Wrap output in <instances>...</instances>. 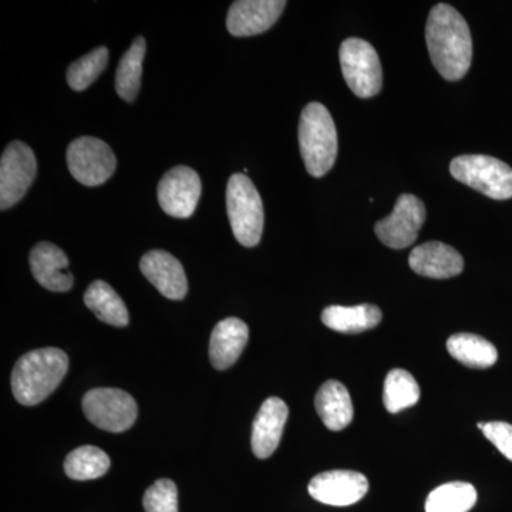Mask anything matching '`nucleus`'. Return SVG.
<instances>
[{
    "label": "nucleus",
    "mask_w": 512,
    "mask_h": 512,
    "mask_svg": "<svg viewBox=\"0 0 512 512\" xmlns=\"http://www.w3.org/2000/svg\"><path fill=\"white\" fill-rule=\"evenodd\" d=\"M426 42L437 72L450 82L466 76L473 60V39L466 19L453 6L431 9L427 19Z\"/></svg>",
    "instance_id": "f257e3e1"
},
{
    "label": "nucleus",
    "mask_w": 512,
    "mask_h": 512,
    "mask_svg": "<svg viewBox=\"0 0 512 512\" xmlns=\"http://www.w3.org/2000/svg\"><path fill=\"white\" fill-rule=\"evenodd\" d=\"M69 370V356L62 349L32 350L13 367V396L23 406H36L50 396Z\"/></svg>",
    "instance_id": "f03ea898"
},
{
    "label": "nucleus",
    "mask_w": 512,
    "mask_h": 512,
    "mask_svg": "<svg viewBox=\"0 0 512 512\" xmlns=\"http://www.w3.org/2000/svg\"><path fill=\"white\" fill-rule=\"evenodd\" d=\"M299 146L306 170L312 177L328 174L338 158V131L329 110L311 103L303 109L299 121Z\"/></svg>",
    "instance_id": "7ed1b4c3"
},
{
    "label": "nucleus",
    "mask_w": 512,
    "mask_h": 512,
    "mask_svg": "<svg viewBox=\"0 0 512 512\" xmlns=\"http://www.w3.org/2000/svg\"><path fill=\"white\" fill-rule=\"evenodd\" d=\"M227 211L232 232L239 244L256 247L264 232V205L254 183L245 174L228 181Z\"/></svg>",
    "instance_id": "20e7f679"
},
{
    "label": "nucleus",
    "mask_w": 512,
    "mask_h": 512,
    "mask_svg": "<svg viewBox=\"0 0 512 512\" xmlns=\"http://www.w3.org/2000/svg\"><path fill=\"white\" fill-rule=\"evenodd\" d=\"M450 173L460 183L474 188L493 200L512 198V168L490 156H460L450 164Z\"/></svg>",
    "instance_id": "39448f33"
},
{
    "label": "nucleus",
    "mask_w": 512,
    "mask_h": 512,
    "mask_svg": "<svg viewBox=\"0 0 512 512\" xmlns=\"http://www.w3.org/2000/svg\"><path fill=\"white\" fill-rule=\"evenodd\" d=\"M340 67L349 89L360 99H370L380 93L383 70L375 47L357 37H350L340 46Z\"/></svg>",
    "instance_id": "423d86ee"
},
{
    "label": "nucleus",
    "mask_w": 512,
    "mask_h": 512,
    "mask_svg": "<svg viewBox=\"0 0 512 512\" xmlns=\"http://www.w3.org/2000/svg\"><path fill=\"white\" fill-rule=\"evenodd\" d=\"M83 412L99 429L121 433L136 423L137 403L124 390L101 387L84 394Z\"/></svg>",
    "instance_id": "0eeeda50"
},
{
    "label": "nucleus",
    "mask_w": 512,
    "mask_h": 512,
    "mask_svg": "<svg viewBox=\"0 0 512 512\" xmlns=\"http://www.w3.org/2000/svg\"><path fill=\"white\" fill-rule=\"evenodd\" d=\"M67 165L74 180L86 187H97L109 181L117 167L116 156L109 144L94 137H80L67 148Z\"/></svg>",
    "instance_id": "6e6552de"
},
{
    "label": "nucleus",
    "mask_w": 512,
    "mask_h": 512,
    "mask_svg": "<svg viewBox=\"0 0 512 512\" xmlns=\"http://www.w3.org/2000/svg\"><path fill=\"white\" fill-rule=\"evenodd\" d=\"M37 161L32 148L13 141L0 160V208L8 210L18 204L35 180Z\"/></svg>",
    "instance_id": "1a4fd4ad"
},
{
    "label": "nucleus",
    "mask_w": 512,
    "mask_h": 512,
    "mask_svg": "<svg viewBox=\"0 0 512 512\" xmlns=\"http://www.w3.org/2000/svg\"><path fill=\"white\" fill-rule=\"evenodd\" d=\"M426 221V207L416 195H400L389 217L377 222L375 232L386 247L404 249L419 237L421 225Z\"/></svg>",
    "instance_id": "9d476101"
},
{
    "label": "nucleus",
    "mask_w": 512,
    "mask_h": 512,
    "mask_svg": "<svg viewBox=\"0 0 512 512\" xmlns=\"http://www.w3.org/2000/svg\"><path fill=\"white\" fill-rule=\"evenodd\" d=\"M157 195L165 214L174 218H190L201 197L200 175L185 165L171 168L161 178Z\"/></svg>",
    "instance_id": "9b49d317"
},
{
    "label": "nucleus",
    "mask_w": 512,
    "mask_h": 512,
    "mask_svg": "<svg viewBox=\"0 0 512 512\" xmlns=\"http://www.w3.org/2000/svg\"><path fill=\"white\" fill-rule=\"evenodd\" d=\"M313 500L333 507H348L359 503L369 491V481L363 474L349 470H333L313 477L308 487Z\"/></svg>",
    "instance_id": "f8f14e48"
},
{
    "label": "nucleus",
    "mask_w": 512,
    "mask_h": 512,
    "mask_svg": "<svg viewBox=\"0 0 512 512\" xmlns=\"http://www.w3.org/2000/svg\"><path fill=\"white\" fill-rule=\"evenodd\" d=\"M286 6L284 0H239L229 8L228 32L232 36L261 35L278 22Z\"/></svg>",
    "instance_id": "ddd939ff"
},
{
    "label": "nucleus",
    "mask_w": 512,
    "mask_h": 512,
    "mask_svg": "<svg viewBox=\"0 0 512 512\" xmlns=\"http://www.w3.org/2000/svg\"><path fill=\"white\" fill-rule=\"evenodd\" d=\"M140 269L165 298L181 301L187 295L188 282L183 265L168 252L161 249L147 252L141 258Z\"/></svg>",
    "instance_id": "4468645a"
},
{
    "label": "nucleus",
    "mask_w": 512,
    "mask_h": 512,
    "mask_svg": "<svg viewBox=\"0 0 512 512\" xmlns=\"http://www.w3.org/2000/svg\"><path fill=\"white\" fill-rule=\"evenodd\" d=\"M30 269L37 282L52 292H67L73 288L74 278L66 254L50 242H40L29 256Z\"/></svg>",
    "instance_id": "2eb2a0df"
},
{
    "label": "nucleus",
    "mask_w": 512,
    "mask_h": 512,
    "mask_svg": "<svg viewBox=\"0 0 512 512\" xmlns=\"http://www.w3.org/2000/svg\"><path fill=\"white\" fill-rule=\"evenodd\" d=\"M288 414V406L279 397H269L262 404L252 426L251 444L256 457L264 460L275 453L281 443Z\"/></svg>",
    "instance_id": "dca6fc26"
},
{
    "label": "nucleus",
    "mask_w": 512,
    "mask_h": 512,
    "mask_svg": "<svg viewBox=\"0 0 512 512\" xmlns=\"http://www.w3.org/2000/svg\"><path fill=\"white\" fill-rule=\"evenodd\" d=\"M409 265L416 274L431 279H447L460 275L464 259L460 252L443 242H426L413 249Z\"/></svg>",
    "instance_id": "f3484780"
},
{
    "label": "nucleus",
    "mask_w": 512,
    "mask_h": 512,
    "mask_svg": "<svg viewBox=\"0 0 512 512\" xmlns=\"http://www.w3.org/2000/svg\"><path fill=\"white\" fill-rule=\"evenodd\" d=\"M249 338L247 323L238 318L221 320L210 339V359L218 370H227L237 363Z\"/></svg>",
    "instance_id": "a211bd4d"
},
{
    "label": "nucleus",
    "mask_w": 512,
    "mask_h": 512,
    "mask_svg": "<svg viewBox=\"0 0 512 512\" xmlns=\"http://www.w3.org/2000/svg\"><path fill=\"white\" fill-rule=\"evenodd\" d=\"M316 412L332 431L346 429L353 420V403L349 390L338 380H329L320 387L315 399Z\"/></svg>",
    "instance_id": "6ab92c4d"
},
{
    "label": "nucleus",
    "mask_w": 512,
    "mask_h": 512,
    "mask_svg": "<svg viewBox=\"0 0 512 512\" xmlns=\"http://www.w3.org/2000/svg\"><path fill=\"white\" fill-rule=\"evenodd\" d=\"M383 313L379 306L365 305L339 306L333 305L322 312V322L329 329L340 333H362L375 329L382 322Z\"/></svg>",
    "instance_id": "aec40b11"
},
{
    "label": "nucleus",
    "mask_w": 512,
    "mask_h": 512,
    "mask_svg": "<svg viewBox=\"0 0 512 512\" xmlns=\"http://www.w3.org/2000/svg\"><path fill=\"white\" fill-rule=\"evenodd\" d=\"M447 350L461 365L471 369H488L498 360L493 343L471 333H457L448 338Z\"/></svg>",
    "instance_id": "412c9836"
},
{
    "label": "nucleus",
    "mask_w": 512,
    "mask_h": 512,
    "mask_svg": "<svg viewBox=\"0 0 512 512\" xmlns=\"http://www.w3.org/2000/svg\"><path fill=\"white\" fill-rule=\"evenodd\" d=\"M84 303L101 320L117 328L128 325L127 306L107 282L94 281L84 293Z\"/></svg>",
    "instance_id": "4be33fe9"
},
{
    "label": "nucleus",
    "mask_w": 512,
    "mask_h": 512,
    "mask_svg": "<svg viewBox=\"0 0 512 512\" xmlns=\"http://www.w3.org/2000/svg\"><path fill=\"white\" fill-rule=\"evenodd\" d=\"M146 56V40L137 37L133 45L121 57L116 73V92L124 101L136 100L140 92L141 76H143V62Z\"/></svg>",
    "instance_id": "5701e85b"
},
{
    "label": "nucleus",
    "mask_w": 512,
    "mask_h": 512,
    "mask_svg": "<svg viewBox=\"0 0 512 512\" xmlns=\"http://www.w3.org/2000/svg\"><path fill=\"white\" fill-rule=\"evenodd\" d=\"M477 503V490L470 483L454 481L431 491L426 512H468Z\"/></svg>",
    "instance_id": "b1692460"
},
{
    "label": "nucleus",
    "mask_w": 512,
    "mask_h": 512,
    "mask_svg": "<svg viewBox=\"0 0 512 512\" xmlns=\"http://www.w3.org/2000/svg\"><path fill=\"white\" fill-rule=\"evenodd\" d=\"M420 400V387L407 370L393 369L384 382L383 402L389 413H400Z\"/></svg>",
    "instance_id": "393cba45"
},
{
    "label": "nucleus",
    "mask_w": 512,
    "mask_h": 512,
    "mask_svg": "<svg viewBox=\"0 0 512 512\" xmlns=\"http://www.w3.org/2000/svg\"><path fill=\"white\" fill-rule=\"evenodd\" d=\"M110 458L99 447L83 446L73 450L64 461L67 477L77 481L96 480L109 471Z\"/></svg>",
    "instance_id": "a878e982"
},
{
    "label": "nucleus",
    "mask_w": 512,
    "mask_h": 512,
    "mask_svg": "<svg viewBox=\"0 0 512 512\" xmlns=\"http://www.w3.org/2000/svg\"><path fill=\"white\" fill-rule=\"evenodd\" d=\"M107 63H109V50L107 47H97L89 55L70 64L67 69V83L76 92H83L96 82L97 77L106 69Z\"/></svg>",
    "instance_id": "bb28decb"
},
{
    "label": "nucleus",
    "mask_w": 512,
    "mask_h": 512,
    "mask_svg": "<svg viewBox=\"0 0 512 512\" xmlns=\"http://www.w3.org/2000/svg\"><path fill=\"white\" fill-rule=\"evenodd\" d=\"M143 504L146 512H178L177 485L168 478H161L148 488Z\"/></svg>",
    "instance_id": "cd10ccee"
},
{
    "label": "nucleus",
    "mask_w": 512,
    "mask_h": 512,
    "mask_svg": "<svg viewBox=\"0 0 512 512\" xmlns=\"http://www.w3.org/2000/svg\"><path fill=\"white\" fill-rule=\"evenodd\" d=\"M481 431L503 456L512 461V424L504 421H490L485 423Z\"/></svg>",
    "instance_id": "c85d7f7f"
}]
</instances>
